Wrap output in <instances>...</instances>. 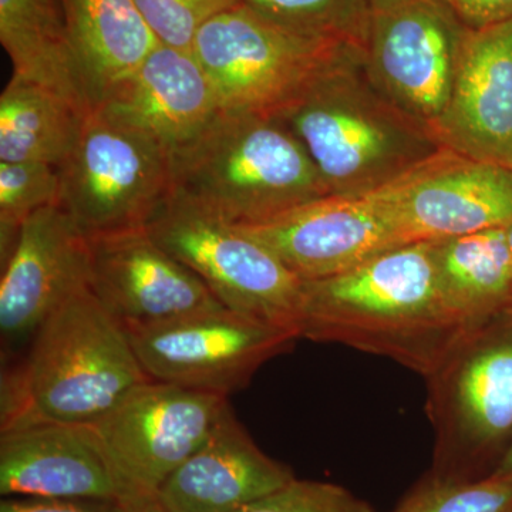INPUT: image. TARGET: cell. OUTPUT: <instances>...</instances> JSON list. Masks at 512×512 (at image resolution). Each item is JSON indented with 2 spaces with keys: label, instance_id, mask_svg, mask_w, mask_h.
<instances>
[{
  "label": "cell",
  "instance_id": "cell-4",
  "mask_svg": "<svg viewBox=\"0 0 512 512\" xmlns=\"http://www.w3.org/2000/svg\"><path fill=\"white\" fill-rule=\"evenodd\" d=\"M426 379L431 473H494L512 439V306L468 329Z\"/></svg>",
  "mask_w": 512,
  "mask_h": 512
},
{
  "label": "cell",
  "instance_id": "cell-17",
  "mask_svg": "<svg viewBox=\"0 0 512 512\" xmlns=\"http://www.w3.org/2000/svg\"><path fill=\"white\" fill-rule=\"evenodd\" d=\"M400 208L413 242L507 227L512 170L444 150L403 178Z\"/></svg>",
  "mask_w": 512,
  "mask_h": 512
},
{
  "label": "cell",
  "instance_id": "cell-18",
  "mask_svg": "<svg viewBox=\"0 0 512 512\" xmlns=\"http://www.w3.org/2000/svg\"><path fill=\"white\" fill-rule=\"evenodd\" d=\"M97 107L146 131L170 153L222 110L214 84L192 49L163 43Z\"/></svg>",
  "mask_w": 512,
  "mask_h": 512
},
{
  "label": "cell",
  "instance_id": "cell-7",
  "mask_svg": "<svg viewBox=\"0 0 512 512\" xmlns=\"http://www.w3.org/2000/svg\"><path fill=\"white\" fill-rule=\"evenodd\" d=\"M146 228L229 311L289 330L301 339L303 281L271 249L237 225L171 192Z\"/></svg>",
  "mask_w": 512,
  "mask_h": 512
},
{
  "label": "cell",
  "instance_id": "cell-11",
  "mask_svg": "<svg viewBox=\"0 0 512 512\" xmlns=\"http://www.w3.org/2000/svg\"><path fill=\"white\" fill-rule=\"evenodd\" d=\"M126 332L148 379L224 397L299 339L225 306Z\"/></svg>",
  "mask_w": 512,
  "mask_h": 512
},
{
  "label": "cell",
  "instance_id": "cell-32",
  "mask_svg": "<svg viewBox=\"0 0 512 512\" xmlns=\"http://www.w3.org/2000/svg\"><path fill=\"white\" fill-rule=\"evenodd\" d=\"M493 474H498V476H512V439L510 446H508L507 451H505L500 464L495 468Z\"/></svg>",
  "mask_w": 512,
  "mask_h": 512
},
{
  "label": "cell",
  "instance_id": "cell-10",
  "mask_svg": "<svg viewBox=\"0 0 512 512\" xmlns=\"http://www.w3.org/2000/svg\"><path fill=\"white\" fill-rule=\"evenodd\" d=\"M228 407V397L148 379L92 424L124 500L157 495L207 441Z\"/></svg>",
  "mask_w": 512,
  "mask_h": 512
},
{
  "label": "cell",
  "instance_id": "cell-26",
  "mask_svg": "<svg viewBox=\"0 0 512 512\" xmlns=\"http://www.w3.org/2000/svg\"><path fill=\"white\" fill-rule=\"evenodd\" d=\"M512 476L476 480L431 473L394 512H511Z\"/></svg>",
  "mask_w": 512,
  "mask_h": 512
},
{
  "label": "cell",
  "instance_id": "cell-29",
  "mask_svg": "<svg viewBox=\"0 0 512 512\" xmlns=\"http://www.w3.org/2000/svg\"><path fill=\"white\" fill-rule=\"evenodd\" d=\"M119 501L66 500V498L8 497L0 512H120Z\"/></svg>",
  "mask_w": 512,
  "mask_h": 512
},
{
  "label": "cell",
  "instance_id": "cell-1",
  "mask_svg": "<svg viewBox=\"0 0 512 512\" xmlns=\"http://www.w3.org/2000/svg\"><path fill=\"white\" fill-rule=\"evenodd\" d=\"M467 330L441 296L431 241L390 249L343 274L303 281L301 338L387 357L423 377Z\"/></svg>",
  "mask_w": 512,
  "mask_h": 512
},
{
  "label": "cell",
  "instance_id": "cell-21",
  "mask_svg": "<svg viewBox=\"0 0 512 512\" xmlns=\"http://www.w3.org/2000/svg\"><path fill=\"white\" fill-rule=\"evenodd\" d=\"M431 242L441 296L468 329L512 306V269L505 228Z\"/></svg>",
  "mask_w": 512,
  "mask_h": 512
},
{
  "label": "cell",
  "instance_id": "cell-15",
  "mask_svg": "<svg viewBox=\"0 0 512 512\" xmlns=\"http://www.w3.org/2000/svg\"><path fill=\"white\" fill-rule=\"evenodd\" d=\"M0 494L124 500L123 487L94 427L46 419L0 434Z\"/></svg>",
  "mask_w": 512,
  "mask_h": 512
},
{
  "label": "cell",
  "instance_id": "cell-13",
  "mask_svg": "<svg viewBox=\"0 0 512 512\" xmlns=\"http://www.w3.org/2000/svg\"><path fill=\"white\" fill-rule=\"evenodd\" d=\"M87 242L90 291L124 329L224 306L146 227L94 235Z\"/></svg>",
  "mask_w": 512,
  "mask_h": 512
},
{
  "label": "cell",
  "instance_id": "cell-16",
  "mask_svg": "<svg viewBox=\"0 0 512 512\" xmlns=\"http://www.w3.org/2000/svg\"><path fill=\"white\" fill-rule=\"evenodd\" d=\"M434 137L458 156L512 170V18L468 30Z\"/></svg>",
  "mask_w": 512,
  "mask_h": 512
},
{
  "label": "cell",
  "instance_id": "cell-20",
  "mask_svg": "<svg viewBox=\"0 0 512 512\" xmlns=\"http://www.w3.org/2000/svg\"><path fill=\"white\" fill-rule=\"evenodd\" d=\"M90 107L99 106L160 40L133 0H57Z\"/></svg>",
  "mask_w": 512,
  "mask_h": 512
},
{
  "label": "cell",
  "instance_id": "cell-25",
  "mask_svg": "<svg viewBox=\"0 0 512 512\" xmlns=\"http://www.w3.org/2000/svg\"><path fill=\"white\" fill-rule=\"evenodd\" d=\"M60 177L55 165L0 161V249L2 264L18 242L20 229L35 212L59 205Z\"/></svg>",
  "mask_w": 512,
  "mask_h": 512
},
{
  "label": "cell",
  "instance_id": "cell-3",
  "mask_svg": "<svg viewBox=\"0 0 512 512\" xmlns=\"http://www.w3.org/2000/svg\"><path fill=\"white\" fill-rule=\"evenodd\" d=\"M356 57L330 69L279 116L318 168L329 195H360L443 153L426 128L377 92Z\"/></svg>",
  "mask_w": 512,
  "mask_h": 512
},
{
  "label": "cell",
  "instance_id": "cell-28",
  "mask_svg": "<svg viewBox=\"0 0 512 512\" xmlns=\"http://www.w3.org/2000/svg\"><path fill=\"white\" fill-rule=\"evenodd\" d=\"M238 512H376L345 487L293 478L284 487Z\"/></svg>",
  "mask_w": 512,
  "mask_h": 512
},
{
  "label": "cell",
  "instance_id": "cell-31",
  "mask_svg": "<svg viewBox=\"0 0 512 512\" xmlns=\"http://www.w3.org/2000/svg\"><path fill=\"white\" fill-rule=\"evenodd\" d=\"M120 512H168L157 495H138L121 501Z\"/></svg>",
  "mask_w": 512,
  "mask_h": 512
},
{
  "label": "cell",
  "instance_id": "cell-12",
  "mask_svg": "<svg viewBox=\"0 0 512 512\" xmlns=\"http://www.w3.org/2000/svg\"><path fill=\"white\" fill-rule=\"evenodd\" d=\"M403 178L365 194L328 195L274 220L237 227L271 249L301 281L330 278L412 244L400 208Z\"/></svg>",
  "mask_w": 512,
  "mask_h": 512
},
{
  "label": "cell",
  "instance_id": "cell-5",
  "mask_svg": "<svg viewBox=\"0 0 512 512\" xmlns=\"http://www.w3.org/2000/svg\"><path fill=\"white\" fill-rule=\"evenodd\" d=\"M22 366L36 416L63 423L92 426L148 380L126 329L89 285L40 326Z\"/></svg>",
  "mask_w": 512,
  "mask_h": 512
},
{
  "label": "cell",
  "instance_id": "cell-30",
  "mask_svg": "<svg viewBox=\"0 0 512 512\" xmlns=\"http://www.w3.org/2000/svg\"><path fill=\"white\" fill-rule=\"evenodd\" d=\"M468 28L480 29L512 18V0H450Z\"/></svg>",
  "mask_w": 512,
  "mask_h": 512
},
{
  "label": "cell",
  "instance_id": "cell-22",
  "mask_svg": "<svg viewBox=\"0 0 512 512\" xmlns=\"http://www.w3.org/2000/svg\"><path fill=\"white\" fill-rule=\"evenodd\" d=\"M0 43L13 74L92 110L64 28L57 0H0Z\"/></svg>",
  "mask_w": 512,
  "mask_h": 512
},
{
  "label": "cell",
  "instance_id": "cell-8",
  "mask_svg": "<svg viewBox=\"0 0 512 512\" xmlns=\"http://www.w3.org/2000/svg\"><path fill=\"white\" fill-rule=\"evenodd\" d=\"M57 170L59 207L87 238L146 227L171 192L170 150L100 107Z\"/></svg>",
  "mask_w": 512,
  "mask_h": 512
},
{
  "label": "cell",
  "instance_id": "cell-14",
  "mask_svg": "<svg viewBox=\"0 0 512 512\" xmlns=\"http://www.w3.org/2000/svg\"><path fill=\"white\" fill-rule=\"evenodd\" d=\"M89 285V242L59 207L35 212L2 264L0 332L3 342L35 338L74 292Z\"/></svg>",
  "mask_w": 512,
  "mask_h": 512
},
{
  "label": "cell",
  "instance_id": "cell-23",
  "mask_svg": "<svg viewBox=\"0 0 512 512\" xmlns=\"http://www.w3.org/2000/svg\"><path fill=\"white\" fill-rule=\"evenodd\" d=\"M86 116L62 94L13 74L0 96V161L59 167L76 146Z\"/></svg>",
  "mask_w": 512,
  "mask_h": 512
},
{
  "label": "cell",
  "instance_id": "cell-24",
  "mask_svg": "<svg viewBox=\"0 0 512 512\" xmlns=\"http://www.w3.org/2000/svg\"><path fill=\"white\" fill-rule=\"evenodd\" d=\"M242 3L296 35L348 47L366 56L373 18L370 0H242Z\"/></svg>",
  "mask_w": 512,
  "mask_h": 512
},
{
  "label": "cell",
  "instance_id": "cell-9",
  "mask_svg": "<svg viewBox=\"0 0 512 512\" xmlns=\"http://www.w3.org/2000/svg\"><path fill=\"white\" fill-rule=\"evenodd\" d=\"M468 30L450 0H402L373 10L363 64L367 79L434 136L453 93Z\"/></svg>",
  "mask_w": 512,
  "mask_h": 512
},
{
  "label": "cell",
  "instance_id": "cell-27",
  "mask_svg": "<svg viewBox=\"0 0 512 512\" xmlns=\"http://www.w3.org/2000/svg\"><path fill=\"white\" fill-rule=\"evenodd\" d=\"M160 43L191 49L198 30L242 0H133Z\"/></svg>",
  "mask_w": 512,
  "mask_h": 512
},
{
  "label": "cell",
  "instance_id": "cell-19",
  "mask_svg": "<svg viewBox=\"0 0 512 512\" xmlns=\"http://www.w3.org/2000/svg\"><path fill=\"white\" fill-rule=\"evenodd\" d=\"M293 478L291 468L256 446L229 404L211 436L157 497L168 512H238Z\"/></svg>",
  "mask_w": 512,
  "mask_h": 512
},
{
  "label": "cell",
  "instance_id": "cell-6",
  "mask_svg": "<svg viewBox=\"0 0 512 512\" xmlns=\"http://www.w3.org/2000/svg\"><path fill=\"white\" fill-rule=\"evenodd\" d=\"M191 49L214 84L222 110L274 117L333 67L365 59L348 47L276 26L244 3L205 23Z\"/></svg>",
  "mask_w": 512,
  "mask_h": 512
},
{
  "label": "cell",
  "instance_id": "cell-35",
  "mask_svg": "<svg viewBox=\"0 0 512 512\" xmlns=\"http://www.w3.org/2000/svg\"><path fill=\"white\" fill-rule=\"evenodd\" d=\"M512 512V511H511Z\"/></svg>",
  "mask_w": 512,
  "mask_h": 512
},
{
  "label": "cell",
  "instance_id": "cell-2",
  "mask_svg": "<svg viewBox=\"0 0 512 512\" xmlns=\"http://www.w3.org/2000/svg\"><path fill=\"white\" fill-rule=\"evenodd\" d=\"M171 194L234 225H255L329 191L299 138L279 117L221 110L170 153Z\"/></svg>",
  "mask_w": 512,
  "mask_h": 512
},
{
  "label": "cell",
  "instance_id": "cell-33",
  "mask_svg": "<svg viewBox=\"0 0 512 512\" xmlns=\"http://www.w3.org/2000/svg\"><path fill=\"white\" fill-rule=\"evenodd\" d=\"M399 2H402V0H370V5H372L373 10H382Z\"/></svg>",
  "mask_w": 512,
  "mask_h": 512
},
{
  "label": "cell",
  "instance_id": "cell-34",
  "mask_svg": "<svg viewBox=\"0 0 512 512\" xmlns=\"http://www.w3.org/2000/svg\"><path fill=\"white\" fill-rule=\"evenodd\" d=\"M505 228V237H507L508 251H510L511 269H512V221Z\"/></svg>",
  "mask_w": 512,
  "mask_h": 512
}]
</instances>
